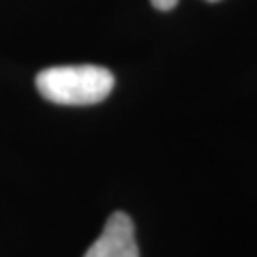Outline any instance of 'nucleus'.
I'll list each match as a JSON object with an SVG mask.
<instances>
[{
  "instance_id": "2",
  "label": "nucleus",
  "mask_w": 257,
  "mask_h": 257,
  "mask_svg": "<svg viewBox=\"0 0 257 257\" xmlns=\"http://www.w3.org/2000/svg\"><path fill=\"white\" fill-rule=\"evenodd\" d=\"M84 257H140L135 223L131 216L122 210L111 214L101 236L88 246Z\"/></svg>"
},
{
  "instance_id": "3",
  "label": "nucleus",
  "mask_w": 257,
  "mask_h": 257,
  "mask_svg": "<svg viewBox=\"0 0 257 257\" xmlns=\"http://www.w3.org/2000/svg\"><path fill=\"white\" fill-rule=\"evenodd\" d=\"M150 5L155 7L157 11H172V9H176L178 0H150Z\"/></svg>"
},
{
  "instance_id": "1",
  "label": "nucleus",
  "mask_w": 257,
  "mask_h": 257,
  "mask_svg": "<svg viewBox=\"0 0 257 257\" xmlns=\"http://www.w3.org/2000/svg\"><path fill=\"white\" fill-rule=\"evenodd\" d=\"M114 84V73L99 64L50 67L39 71L35 77V86L43 99L69 107H86L105 101Z\"/></svg>"
},
{
  "instance_id": "4",
  "label": "nucleus",
  "mask_w": 257,
  "mask_h": 257,
  "mask_svg": "<svg viewBox=\"0 0 257 257\" xmlns=\"http://www.w3.org/2000/svg\"><path fill=\"white\" fill-rule=\"evenodd\" d=\"M208 3H219V0H208Z\"/></svg>"
}]
</instances>
